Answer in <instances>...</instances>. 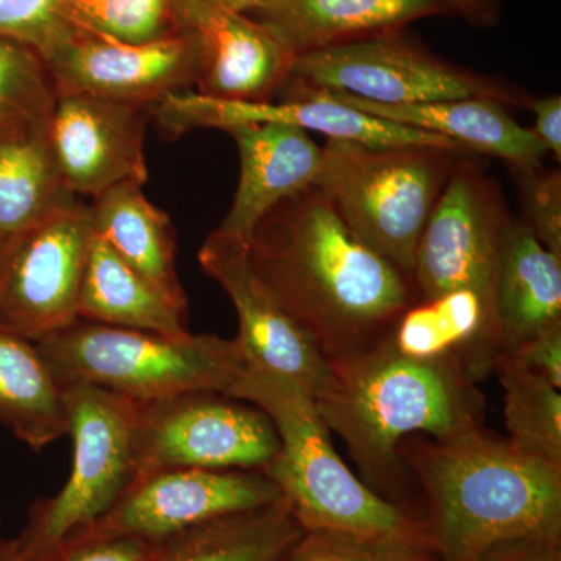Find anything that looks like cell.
Returning <instances> with one entry per match:
<instances>
[{"label": "cell", "mask_w": 561, "mask_h": 561, "mask_svg": "<svg viewBox=\"0 0 561 561\" xmlns=\"http://www.w3.org/2000/svg\"><path fill=\"white\" fill-rule=\"evenodd\" d=\"M247 249L254 271L328 362L381 342L416 301L411 279L368 249L317 186L268 210Z\"/></svg>", "instance_id": "1"}, {"label": "cell", "mask_w": 561, "mask_h": 561, "mask_svg": "<svg viewBox=\"0 0 561 561\" xmlns=\"http://www.w3.org/2000/svg\"><path fill=\"white\" fill-rule=\"evenodd\" d=\"M478 383L459 357L415 359L386 337L331 360L330 378L313 404L345 443L362 481L413 515L401 443L413 435L445 440L482 427L485 397Z\"/></svg>", "instance_id": "2"}, {"label": "cell", "mask_w": 561, "mask_h": 561, "mask_svg": "<svg viewBox=\"0 0 561 561\" xmlns=\"http://www.w3.org/2000/svg\"><path fill=\"white\" fill-rule=\"evenodd\" d=\"M402 463L419 485V519L442 561H470L491 546L561 534V470L485 426L435 440L405 438Z\"/></svg>", "instance_id": "3"}, {"label": "cell", "mask_w": 561, "mask_h": 561, "mask_svg": "<svg viewBox=\"0 0 561 561\" xmlns=\"http://www.w3.org/2000/svg\"><path fill=\"white\" fill-rule=\"evenodd\" d=\"M232 397L257 405L275 424L279 451L264 472L302 529L431 545L420 519L383 500L350 470L312 398L295 383L247 368Z\"/></svg>", "instance_id": "4"}, {"label": "cell", "mask_w": 561, "mask_h": 561, "mask_svg": "<svg viewBox=\"0 0 561 561\" xmlns=\"http://www.w3.org/2000/svg\"><path fill=\"white\" fill-rule=\"evenodd\" d=\"M62 387L91 383L135 401L187 391L234 393L247 365L236 339H171L79 320L35 342Z\"/></svg>", "instance_id": "5"}, {"label": "cell", "mask_w": 561, "mask_h": 561, "mask_svg": "<svg viewBox=\"0 0 561 561\" xmlns=\"http://www.w3.org/2000/svg\"><path fill=\"white\" fill-rule=\"evenodd\" d=\"M461 157L443 147L328 140L313 186L368 249L412 283L421 234Z\"/></svg>", "instance_id": "6"}, {"label": "cell", "mask_w": 561, "mask_h": 561, "mask_svg": "<svg viewBox=\"0 0 561 561\" xmlns=\"http://www.w3.org/2000/svg\"><path fill=\"white\" fill-rule=\"evenodd\" d=\"M65 402L72 470L60 493L33 505L16 538L31 561L101 523L140 476L138 401L77 382L65 387Z\"/></svg>", "instance_id": "7"}, {"label": "cell", "mask_w": 561, "mask_h": 561, "mask_svg": "<svg viewBox=\"0 0 561 561\" xmlns=\"http://www.w3.org/2000/svg\"><path fill=\"white\" fill-rule=\"evenodd\" d=\"M284 87L339 91L382 105L471 98L494 99L504 105L527 101L500 80L443 60L405 31L300 55Z\"/></svg>", "instance_id": "8"}, {"label": "cell", "mask_w": 561, "mask_h": 561, "mask_svg": "<svg viewBox=\"0 0 561 561\" xmlns=\"http://www.w3.org/2000/svg\"><path fill=\"white\" fill-rule=\"evenodd\" d=\"M136 438L140 476L164 468L265 471L279 451L267 413L217 391L138 401Z\"/></svg>", "instance_id": "9"}, {"label": "cell", "mask_w": 561, "mask_h": 561, "mask_svg": "<svg viewBox=\"0 0 561 561\" xmlns=\"http://www.w3.org/2000/svg\"><path fill=\"white\" fill-rule=\"evenodd\" d=\"M465 154L435 203L413 265L416 300L474 290L494 305L502 234L512 217L500 187Z\"/></svg>", "instance_id": "10"}, {"label": "cell", "mask_w": 561, "mask_h": 561, "mask_svg": "<svg viewBox=\"0 0 561 561\" xmlns=\"http://www.w3.org/2000/svg\"><path fill=\"white\" fill-rule=\"evenodd\" d=\"M92 234L90 203L79 198L5 251L0 260V328L39 342L80 320Z\"/></svg>", "instance_id": "11"}, {"label": "cell", "mask_w": 561, "mask_h": 561, "mask_svg": "<svg viewBox=\"0 0 561 561\" xmlns=\"http://www.w3.org/2000/svg\"><path fill=\"white\" fill-rule=\"evenodd\" d=\"M44 61L57 95H95L151 110L169 95L194 91L208 57L190 28L146 43L72 31Z\"/></svg>", "instance_id": "12"}, {"label": "cell", "mask_w": 561, "mask_h": 561, "mask_svg": "<svg viewBox=\"0 0 561 561\" xmlns=\"http://www.w3.org/2000/svg\"><path fill=\"white\" fill-rule=\"evenodd\" d=\"M198 261L234 306L236 341L249 368L286 379L316 400L330 378V362L254 271L247 243L213 231Z\"/></svg>", "instance_id": "13"}, {"label": "cell", "mask_w": 561, "mask_h": 561, "mask_svg": "<svg viewBox=\"0 0 561 561\" xmlns=\"http://www.w3.org/2000/svg\"><path fill=\"white\" fill-rule=\"evenodd\" d=\"M283 500L264 471L164 468L147 472L90 529L128 535L151 545L201 524Z\"/></svg>", "instance_id": "14"}, {"label": "cell", "mask_w": 561, "mask_h": 561, "mask_svg": "<svg viewBox=\"0 0 561 561\" xmlns=\"http://www.w3.org/2000/svg\"><path fill=\"white\" fill-rule=\"evenodd\" d=\"M150 110L88 94L57 95L47 127L66 186L94 198L121 183L146 184Z\"/></svg>", "instance_id": "15"}, {"label": "cell", "mask_w": 561, "mask_h": 561, "mask_svg": "<svg viewBox=\"0 0 561 561\" xmlns=\"http://www.w3.org/2000/svg\"><path fill=\"white\" fill-rule=\"evenodd\" d=\"M176 24L205 44L206 70L194 91L230 102H271L295 57L267 28L221 0H173Z\"/></svg>", "instance_id": "16"}, {"label": "cell", "mask_w": 561, "mask_h": 561, "mask_svg": "<svg viewBox=\"0 0 561 561\" xmlns=\"http://www.w3.org/2000/svg\"><path fill=\"white\" fill-rule=\"evenodd\" d=\"M227 133L238 146L241 175L231 208L217 231L247 243L268 210L313 186L323 147L297 125L280 122L236 125Z\"/></svg>", "instance_id": "17"}, {"label": "cell", "mask_w": 561, "mask_h": 561, "mask_svg": "<svg viewBox=\"0 0 561 561\" xmlns=\"http://www.w3.org/2000/svg\"><path fill=\"white\" fill-rule=\"evenodd\" d=\"M245 14L297 58L453 11L445 0H267Z\"/></svg>", "instance_id": "18"}, {"label": "cell", "mask_w": 561, "mask_h": 561, "mask_svg": "<svg viewBox=\"0 0 561 561\" xmlns=\"http://www.w3.org/2000/svg\"><path fill=\"white\" fill-rule=\"evenodd\" d=\"M317 91L351 108L451 139L472 154L500 158L511 164L513 171L540 168L549 154L534 130L513 119L504 103L494 99L382 105L339 91Z\"/></svg>", "instance_id": "19"}, {"label": "cell", "mask_w": 561, "mask_h": 561, "mask_svg": "<svg viewBox=\"0 0 561 561\" xmlns=\"http://www.w3.org/2000/svg\"><path fill=\"white\" fill-rule=\"evenodd\" d=\"M500 356L561 324V256L546 249L524 220L502 234L494 287Z\"/></svg>", "instance_id": "20"}, {"label": "cell", "mask_w": 561, "mask_h": 561, "mask_svg": "<svg viewBox=\"0 0 561 561\" xmlns=\"http://www.w3.org/2000/svg\"><path fill=\"white\" fill-rule=\"evenodd\" d=\"M90 214L92 232L99 239L173 302L187 308L176 272V236L171 217L146 197L142 184L110 187L92 198Z\"/></svg>", "instance_id": "21"}, {"label": "cell", "mask_w": 561, "mask_h": 561, "mask_svg": "<svg viewBox=\"0 0 561 561\" xmlns=\"http://www.w3.org/2000/svg\"><path fill=\"white\" fill-rule=\"evenodd\" d=\"M186 309L92 234L80 290V320L186 339L191 335Z\"/></svg>", "instance_id": "22"}, {"label": "cell", "mask_w": 561, "mask_h": 561, "mask_svg": "<svg viewBox=\"0 0 561 561\" xmlns=\"http://www.w3.org/2000/svg\"><path fill=\"white\" fill-rule=\"evenodd\" d=\"M47 127L0 139V260L18 239L79 201L58 171Z\"/></svg>", "instance_id": "23"}, {"label": "cell", "mask_w": 561, "mask_h": 561, "mask_svg": "<svg viewBox=\"0 0 561 561\" xmlns=\"http://www.w3.org/2000/svg\"><path fill=\"white\" fill-rule=\"evenodd\" d=\"M0 426L33 451L68 434L65 387L35 342L0 328Z\"/></svg>", "instance_id": "24"}, {"label": "cell", "mask_w": 561, "mask_h": 561, "mask_svg": "<svg viewBox=\"0 0 561 561\" xmlns=\"http://www.w3.org/2000/svg\"><path fill=\"white\" fill-rule=\"evenodd\" d=\"M302 534L280 500L173 535L154 545L150 561H279Z\"/></svg>", "instance_id": "25"}, {"label": "cell", "mask_w": 561, "mask_h": 561, "mask_svg": "<svg viewBox=\"0 0 561 561\" xmlns=\"http://www.w3.org/2000/svg\"><path fill=\"white\" fill-rule=\"evenodd\" d=\"M493 373L504 391L508 440L527 456L561 470L560 389L502 357Z\"/></svg>", "instance_id": "26"}, {"label": "cell", "mask_w": 561, "mask_h": 561, "mask_svg": "<svg viewBox=\"0 0 561 561\" xmlns=\"http://www.w3.org/2000/svg\"><path fill=\"white\" fill-rule=\"evenodd\" d=\"M57 92L38 51L0 39V139L49 125Z\"/></svg>", "instance_id": "27"}, {"label": "cell", "mask_w": 561, "mask_h": 561, "mask_svg": "<svg viewBox=\"0 0 561 561\" xmlns=\"http://www.w3.org/2000/svg\"><path fill=\"white\" fill-rule=\"evenodd\" d=\"M60 16L72 31L125 43H146L180 31L173 0H62Z\"/></svg>", "instance_id": "28"}, {"label": "cell", "mask_w": 561, "mask_h": 561, "mask_svg": "<svg viewBox=\"0 0 561 561\" xmlns=\"http://www.w3.org/2000/svg\"><path fill=\"white\" fill-rule=\"evenodd\" d=\"M62 0H0V39L31 47L46 58L72 35L61 20Z\"/></svg>", "instance_id": "29"}, {"label": "cell", "mask_w": 561, "mask_h": 561, "mask_svg": "<svg viewBox=\"0 0 561 561\" xmlns=\"http://www.w3.org/2000/svg\"><path fill=\"white\" fill-rule=\"evenodd\" d=\"M526 217L535 238L552 253L561 256V175L545 165L515 171Z\"/></svg>", "instance_id": "30"}, {"label": "cell", "mask_w": 561, "mask_h": 561, "mask_svg": "<svg viewBox=\"0 0 561 561\" xmlns=\"http://www.w3.org/2000/svg\"><path fill=\"white\" fill-rule=\"evenodd\" d=\"M154 545L128 535L80 531L36 561H150Z\"/></svg>", "instance_id": "31"}, {"label": "cell", "mask_w": 561, "mask_h": 561, "mask_svg": "<svg viewBox=\"0 0 561 561\" xmlns=\"http://www.w3.org/2000/svg\"><path fill=\"white\" fill-rule=\"evenodd\" d=\"M501 357L561 390V324L541 331L497 359Z\"/></svg>", "instance_id": "32"}, {"label": "cell", "mask_w": 561, "mask_h": 561, "mask_svg": "<svg viewBox=\"0 0 561 561\" xmlns=\"http://www.w3.org/2000/svg\"><path fill=\"white\" fill-rule=\"evenodd\" d=\"M279 561H368V541L332 531H308Z\"/></svg>", "instance_id": "33"}, {"label": "cell", "mask_w": 561, "mask_h": 561, "mask_svg": "<svg viewBox=\"0 0 561 561\" xmlns=\"http://www.w3.org/2000/svg\"><path fill=\"white\" fill-rule=\"evenodd\" d=\"M470 561H561V534L530 535L500 542Z\"/></svg>", "instance_id": "34"}, {"label": "cell", "mask_w": 561, "mask_h": 561, "mask_svg": "<svg viewBox=\"0 0 561 561\" xmlns=\"http://www.w3.org/2000/svg\"><path fill=\"white\" fill-rule=\"evenodd\" d=\"M524 105L535 114V136L556 158L561 161V98L560 95H546V98L527 99Z\"/></svg>", "instance_id": "35"}, {"label": "cell", "mask_w": 561, "mask_h": 561, "mask_svg": "<svg viewBox=\"0 0 561 561\" xmlns=\"http://www.w3.org/2000/svg\"><path fill=\"white\" fill-rule=\"evenodd\" d=\"M368 561H442L427 542L368 541Z\"/></svg>", "instance_id": "36"}, {"label": "cell", "mask_w": 561, "mask_h": 561, "mask_svg": "<svg viewBox=\"0 0 561 561\" xmlns=\"http://www.w3.org/2000/svg\"><path fill=\"white\" fill-rule=\"evenodd\" d=\"M453 14L463 18L474 27H496L501 21V0H445Z\"/></svg>", "instance_id": "37"}, {"label": "cell", "mask_w": 561, "mask_h": 561, "mask_svg": "<svg viewBox=\"0 0 561 561\" xmlns=\"http://www.w3.org/2000/svg\"><path fill=\"white\" fill-rule=\"evenodd\" d=\"M221 2L227 3L232 10L249 13V11L257 9V7H261L262 3L267 2V0H221Z\"/></svg>", "instance_id": "38"}, {"label": "cell", "mask_w": 561, "mask_h": 561, "mask_svg": "<svg viewBox=\"0 0 561 561\" xmlns=\"http://www.w3.org/2000/svg\"><path fill=\"white\" fill-rule=\"evenodd\" d=\"M0 561H31L21 552L16 540H10L5 551L0 553Z\"/></svg>", "instance_id": "39"}, {"label": "cell", "mask_w": 561, "mask_h": 561, "mask_svg": "<svg viewBox=\"0 0 561 561\" xmlns=\"http://www.w3.org/2000/svg\"><path fill=\"white\" fill-rule=\"evenodd\" d=\"M7 545H9V541L3 540L2 537H0V553L5 551Z\"/></svg>", "instance_id": "40"}]
</instances>
